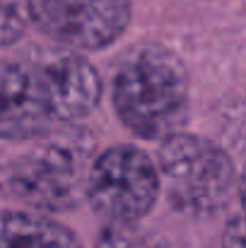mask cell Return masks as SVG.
Returning <instances> with one entry per match:
<instances>
[{
	"label": "cell",
	"instance_id": "8992f818",
	"mask_svg": "<svg viewBox=\"0 0 246 248\" xmlns=\"http://www.w3.org/2000/svg\"><path fill=\"white\" fill-rule=\"evenodd\" d=\"M49 92L58 125H73L87 118L101 99L97 68L73 48H36L29 56Z\"/></svg>",
	"mask_w": 246,
	"mask_h": 248
},
{
	"label": "cell",
	"instance_id": "ba28073f",
	"mask_svg": "<svg viewBox=\"0 0 246 248\" xmlns=\"http://www.w3.org/2000/svg\"><path fill=\"white\" fill-rule=\"evenodd\" d=\"M0 248H82L80 239L39 212H0Z\"/></svg>",
	"mask_w": 246,
	"mask_h": 248
},
{
	"label": "cell",
	"instance_id": "277c9868",
	"mask_svg": "<svg viewBox=\"0 0 246 248\" xmlns=\"http://www.w3.org/2000/svg\"><path fill=\"white\" fill-rule=\"evenodd\" d=\"M160 188V169L143 150L116 145L94 157L87 200L106 222H140L152 212Z\"/></svg>",
	"mask_w": 246,
	"mask_h": 248
},
{
	"label": "cell",
	"instance_id": "30bf717a",
	"mask_svg": "<svg viewBox=\"0 0 246 248\" xmlns=\"http://www.w3.org/2000/svg\"><path fill=\"white\" fill-rule=\"evenodd\" d=\"M29 22L27 0H0V48L22 39Z\"/></svg>",
	"mask_w": 246,
	"mask_h": 248
},
{
	"label": "cell",
	"instance_id": "5b68a950",
	"mask_svg": "<svg viewBox=\"0 0 246 248\" xmlns=\"http://www.w3.org/2000/svg\"><path fill=\"white\" fill-rule=\"evenodd\" d=\"M29 19L56 44L73 51H101L131 24V0H27Z\"/></svg>",
	"mask_w": 246,
	"mask_h": 248
},
{
	"label": "cell",
	"instance_id": "7c38bea8",
	"mask_svg": "<svg viewBox=\"0 0 246 248\" xmlns=\"http://www.w3.org/2000/svg\"><path fill=\"white\" fill-rule=\"evenodd\" d=\"M239 198H242V207H244V217H246V169L242 173V181H239Z\"/></svg>",
	"mask_w": 246,
	"mask_h": 248
},
{
	"label": "cell",
	"instance_id": "3957f363",
	"mask_svg": "<svg viewBox=\"0 0 246 248\" xmlns=\"http://www.w3.org/2000/svg\"><path fill=\"white\" fill-rule=\"evenodd\" d=\"M157 169L166 200L188 217L220 215L237 188L230 155L208 138L174 133L157 150Z\"/></svg>",
	"mask_w": 246,
	"mask_h": 248
},
{
	"label": "cell",
	"instance_id": "9c48e42d",
	"mask_svg": "<svg viewBox=\"0 0 246 248\" xmlns=\"http://www.w3.org/2000/svg\"><path fill=\"white\" fill-rule=\"evenodd\" d=\"M94 248H169V244L135 222H109L99 232Z\"/></svg>",
	"mask_w": 246,
	"mask_h": 248
},
{
	"label": "cell",
	"instance_id": "52a82bcc",
	"mask_svg": "<svg viewBox=\"0 0 246 248\" xmlns=\"http://www.w3.org/2000/svg\"><path fill=\"white\" fill-rule=\"evenodd\" d=\"M58 125L32 61H0V140L27 142Z\"/></svg>",
	"mask_w": 246,
	"mask_h": 248
},
{
	"label": "cell",
	"instance_id": "6da1fadb",
	"mask_svg": "<svg viewBox=\"0 0 246 248\" xmlns=\"http://www.w3.org/2000/svg\"><path fill=\"white\" fill-rule=\"evenodd\" d=\"M111 101L121 123L138 138L164 140L188 118V73L166 46L143 44L121 61Z\"/></svg>",
	"mask_w": 246,
	"mask_h": 248
},
{
	"label": "cell",
	"instance_id": "8fae6325",
	"mask_svg": "<svg viewBox=\"0 0 246 248\" xmlns=\"http://www.w3.org/2000/svg\"><path fill=\"white\" fill-rule=\"evenodd\" d=\"M222 248H246V217H232L222 234Z\"/></svg>",
	"mask_w": 246,
	"mask_h": 248
},
{
	"label": "cell",
	"instance_id": "7a4b0ae2",
	"mask_svg": "<svg viewBox=\"0 0 246 248\" xmlns=\"http://www.w3.org/2000/svg\"><path fill=\"white\" fill-rule=\"evenodd\" d=\"M94 138L84 128L46 133L34 145L0 166V190L41 212H68L87 200L94 162Z\"/></svg>",
	"mask_w": 246,
	"mask_h": 248
}]
</instances>
